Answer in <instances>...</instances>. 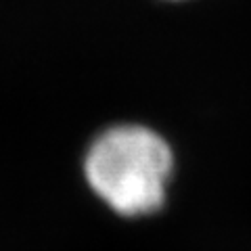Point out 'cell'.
Here are the masks:
<instances>
[{
  "instance_id": "obj_1",
  "label": "cell",
  "mask_w": 251,
  "mask_h": 251,
  "mask_svg": "<svg viewBox=\"0 0 251 251\" xmlns=\"http://www.w3.org/2000/svg\"><path fill=\"white\" fill-rule=\"evenodd\" d=\"M174 153L168 140L140 124L103 130L84 157V176L92 193L126 218L157 211L168 195Z\"/></svg>"
}]
</instances>
